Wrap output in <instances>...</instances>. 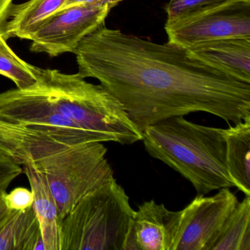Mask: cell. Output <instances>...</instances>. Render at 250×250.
<instances>
[{
  "instance_id": "1",
  "label": "cell",
  "mask_w": 250,
  "mask_h": 250,
  "mask_svg": "<svg viewBox=\"0 0 250 250\" xmlns=\"http://www.w3.org/2000/svg\"><path fill=\"white\" fill-rule=\"evenodd\" d=\"M77 74L96 79L136 126L206 112L229 124L250 119V84L199 61L184 48L102 26L74 52Z\"/></svg>"
},
{
  "instance_id": "2",
  "label": "cell",
  "mask_w": 250,
  "mask_h": 250,
  "mask_svg": "<svg viewBox=\"0 0 250 250\" xmlns=\"http://www.w3.org/2000/svg\"><path fill=\"white\" fill-rule=\"evenodd\" d=\"M146 151L188 180L198 194L234 187L227 167L225 128L172 117L142 132Z\"/></svg>"
},
{
  "instance_id": "3",
  "label": "cell",
  "mask_w": 250,
  "mask_h": 250,
  "mask_svg": "<svg viewBox=\"0 0 250 250\" xmlns=\"http://www.w3.org/2000/svg\"><path fill=\"white\" fill-rule=\"evenodd\" d=\"M28 88L102 143L131 145L142 140L141 132L119 101L102 84L88 83L78 74L40 68L37 83Z\"/></svg>"
},
{
  "instance_id": "4",
  "label": "cell",
  "mask_w": 250,
  "mask_h": 250,
  "mask_svg": "<svg viewBox=\"0 0 250 250\" xmlns=\"http://www.w3.org/2000/svg\"><path fill=\"white\" fill-rule=\"evenodd\" d=\"M134 213L125 190L112 178L62 219L61 250H124Z\"/></svg>"
},
{
  "instance_id": "5",
  "label": "cell",
  "mask_w": 250,
  "mask_h": 250,
  "mask_svg": "<svg viewBox=\"0 0 250 250\" xmlns=\"http://www.w3.org/2000/svg\"><path fill=\"white\" fill-rule=\"evenodd\" d=\"M101 142L82 143L30 161L46 178L63 219L89 193L114 178Z\"/></svg>"
},
{
  "instance_id": "6",
  "label": "cell",
  "mask_w": 250,
  "mask_h": 250,
  "mask_svg": "<svg viewBox=\"0 0 250 250\" xmlns=\"http://www.w3.org/2000/svg\"><path fill=\"white\" fill-rule=\"evenodd\" d=\"M168 43L188 49L225 39H250V0H227L165 24Z\"/></svg>"
},
{
  "instance_id": "7",
  "label": "cell",
  "mask_w": 250,
  "mask_h": 250,
  "mask_svg": "<svg viewBox=\"0 0 250 250\" xmlns=\"http://www.w3.org/2000/svg\"><path fill=\"white\" fill-rule=\"evenodd\" d=\"M111 10L109 6L82 5L55 13L32 35L30 51L50 58L74 54L83 39L105 25Z\"/></svg>"
},
{
  "instance_id": "8",
  "label": "cell",
  "mask_w": 250,
  "mask_h": 250,
  "mask_svg": "<svg viewBox=\"0 0 250 250\" xmlns=\"http://www.w3.org/2000/svg\"><path fill=\"white\" fill-rule=\"evenodd\" d=\"M0 118L46 131L69 146L101 142L96 134L61 115L30 88L0 93Z\"/></svg>"
},
{
  "instance_id": "9",
  "label": "cell",
  "mask_w": 250,
  "mask_h": 250,
  "mask_svg": "<svg viewBox=\"0 0 250 250\" xmlns=\"http://www.w3.org/2000/svg\"><path fill=\"white\" fill-rule=\"evenodd\" d=\"M238 201L229 188L214 195L197 197L181 210L172 250H208Z\"/></svg>"
},
{
  "instance_id": "10",
  "label": "cell",
  "mask_w": 250,
  "mask_h": 250,
  "mask_svg": "<svg viewBox=\"0 0 250 250\" xmlns=\"http://www.w3.org/2000/svg\"><path fill=\"white\" fill-rule=\"evenodd\" d=\"M181 215L153 200L142 203L131 218L124 250H172Z\"/></svg>"
},
{
  "instance_id": "11",
  "label": "cell",
  "mask_w": 250,
  "mask_h": 250,
  "mask_svg": "<svg viewBox=\"0 0 250 250\" xmlns=\"http://www.w3.org/2000/svg\"><path fill=\"white\" fill-rule=\"evenodd\" d=\"M70 146L46 131L0 118V155L20 166Z\"/></svg>"
},
{
  "instance_id": "12",
  "label": "cell",
  "mask_w": 250,
  "mask_h": 250,
  "mask_svg": "<svg viewBox=\"0 0 250 250\" xmlns=\"http://www.w3.org/2000/svg\"><path fill=\"white\" fill-rule=\"evenodd\" d=\"M187 49L199 61L250 84V39L211 41Z\"/></svg>"
},
{
  "instance_id": "13",
  "label": "cell",
  "mask_w": 250,
  "mask_h": 250,
  "mask_svg": "<svg viewBox=\"0 0 250 250\" xmlns=\"http://www.w3.org/2000/svg\"><path fill=\"white\" fill-rule=\"evenodd\" d=\"M23 167L33 194L32 206L40 225L45 250H61L62 219L46 178L30 161Z\"/></svg>"
},
{
  "instance_id": "14",
  "label": "cell",
  "mask_w": 250,
  "mask_h": 250,
  "mask_svg": "<svg viewBox=\"0 0 250 250\" xmlns=\"http://www.w3.org/2000/svg\"><path fill=\"white\" fill-rule=\"evenodd\" d=\"M65 2V0H29L20 5L12 4L0 33L6 41L11 38L30 40L43 21L56 13Z\"/></svg>"
},
{
  "instance_id": "15",
  "label": "cell",
  "mask_w": 250,
  "mask_h": 250,
  "mask_svg": "<svg viewBox=\"0 0 250 250\" xmlns=\"http://www.w3.org/2000/svg\"><path fill=\"white\" fill-rule=\"evenodd\" d=\"M227 167L234 187L250 196V119L225 128Z\"/></svg>"
},
{
  "instance_id": "16",
  "label": "cell",
  "mask_w": 250,
  "mask_h": 250,
  "mask_svg": "<svg viewBox=\"0 0 250 250\" xmlns=\"http://www.w3.org/2000/svg\"><path fill=\"white\" fill-rule=\"evenodd\" d=\"M41 238L40 225L32 206L11 210L0 225V250H34Z\"/></svg>"
},
{
  "instance_id": "17",
  "label": "cell",
  "mask_w": 250,
  "mask_h": 250,
  "mask_svg": "<svg viewBox=\"0 0 250 250\" xmlns=\"http://www.w3.org/2000/svg\"><path fill=\"white\" fill-rule=\"evenodd\" d=\"M208 250H250V196L238 202Z\"/></svg>"
},
{
  "instance_id": "18",
  "label": "cell",
  "mask_w": 250,
  "mask_h": 250,
  "mask_svg": "<svg viewBox=\"0 0 250 250\" xmlns=\"http://www.w3.org/2000/svg\"><path fill=\"white\" fill-rule=\"evenodd\" d=\"M39 71L19 58L0 33V75L14 82L17 88L26 89L37 83Z\"/></svg>"
},
{
  "instance_id": "19",
  "label": "cell",
  "mask_w": 250,
  "mask_h": 250,
  "mask_svg": "<svg viewBox=\"0 0 250 250\" xmlns=\"http://www.w3.org/2000/svg\"><path fill=\"white\" fill-rule=\"evenodd\" d=\"M225 1L227 0H169L165 8L167 14L165 24L178 21L196 11Z\"/></svg>"
},
{
  "instance_id": "20",
  "label": "cell",
  "mask_w": 250,
  "mask_h": 250,
  "mask_svg": "<svg viewBox=\"0 0 250 250\" xmlns=\"http://www.w3.org/2000/svg\"><path fill=\"white\" fill-rule=\"evenodd\" d=\"M4 202L9 210H22L30 207L33 203V194L31 190L24 187H17L11 192L2 195Z\"/></svg>"
},
{
  "instance_id": "21",
  "label": "cell",
  "mask_w": 250,
  "mask_h": 250,
  "mask_svg": "<svg viewBox=\"0 0 250 250\" xmlns=\"http://www.w3.org/2000/svg\"><path fill=\"white\" fill-rule=\"evenodd\" d=\"M23 172L21 166L0 155V197L6 192L11 183Z\"/></svg>"
},
{
  "instance_id": "22",
  "label": "cell",
  "mask_w": 250,
  "mask_h": 250,
  "mask_svg": "<svg viewBox=\"0 0 250 250\" xmlns=\"http://www.w3.org/2000/svg\"><path fill=\"white\" fill-rule=\"evenodd\" d=\"M123 0H65L63 5L58 10V11H62L65 8H71V7L78 6L82 5H99V6H109L111 8H115V6L121 3Z\"/></svg>"
},
{
  "instance_id": "23",
  "label": "cell",
  "mask_w": 250,
  "mask_h": 250,
  "mask_svg": "<svg viewBox=\"0 0 250 250\" xmlns=\"http://www.w3.org/2000/svg\"><path fill=\"white\" fill-rule=\"evenodd\" d=\"M14 0H0V30Z\"/></svg>"
},
{
  "instance_id": "24",
  "label": "cell",
  "mask_w": 250,
  "mask_h": 250,
  "mask_svg": "<svg viewBox=\"0 0 250 250\" xmlns=\"http://www.w3.org/2000/svg\"><path fill=\"white\" fill-rule=\"evenodd\" d=\"M3 195V194H2ZM2 195L0 197V225L2 223L5 218L8 216L11 210H9L4 202Z\"/></svg>"
}]
</instances>
